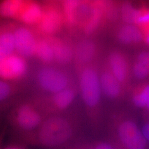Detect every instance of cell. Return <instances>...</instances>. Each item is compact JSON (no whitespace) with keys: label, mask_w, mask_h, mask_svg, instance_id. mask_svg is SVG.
<instances>
[{"label":"cell","mask_w":149,"mask_h":149,"mask_svg":"<svg viewBox=\"0 0 149 149\" xmlns=\"http://www.w3.org/2000/svg\"><path fill=\"white\" fill-rule=\"evenodd\" d=\"M61 8L65 24L80 38H97L108 30L104 1H65Z\"/></svg>","instance_id":"1"},{"label":"cell","mask_w":149,"mask_h":149,"mask_svg":"<svg viewBox=\"0 0 149 149\" xmlns=\"http://www.w3.org/2000/svg\"><path fill=\"white\" fill-rule=\"evenodd\" d=\"M100 62L75 69L79 95L87 123L96 136L103 130L105 119L99 75Z\"/></svg>","instance_id":"2"},{"label":"cell","mask_w":149,"mask_h":149,"mask_svg":"<svg viewBox=\"0 0 149 149\" xmlns=\"http://www.w3.org/2000/svg\"><path fill=\"white\" fill-rule=\"evenodd\" d=\"M81 123L74 107L65 113L48 116L37 130L31 145L45 149H63L78 140Z\"/></svg>","instance_id":"3"},{"label":"cell","mask_w":149,"mask_h":149,"mask_svg":"<svg viewBox=\"0 0 149 149\" xmlns=\"http://www.w3.org/2000/svg\"><path fill=\"white\" fill-rule=\"evenodd\" d=\"M107 139L117 149H149L134 114L125 108L116 105L105 113V126Z\"/></svg>","instance_id":"4"},{"label":"cell","mask_w":149,"mask_h":149,"mask_svg":"<svg viewBox=\"0 0 149 149\" xmlns=\"http://www.w3.org/2000/svg\"><path fill=\"white\" fill-rule=\"evenodd\" d=\"M46 118L29 98L15 104L8 115L13 130L22 141L29 145Z\"/></svg>","instance_id":"5"},{"label":"cell","mask_w":149,"mask_h":149,"mask_svg":"<svg viewBox=\"0 0 149 149\" xmlns=\"http://www.w3.org/2000/svg\"><path fill=\"white\" fill-rule=\"evenodd\" d=\"M34 78L37 90L34 95L55 94L77 83L72 74L66 70L48 65L39 68Z\"/></svg>","instance_id":"6"},{"label":"cell","mask_w":149,"mask_h":149,"mask_svg":"<svg viewBox=\"0 0 149 149\" xmlns=\"http://www.w3.org/2000/svg\"><path fill=\"white\" fill-rule=\"evenodd\" d=\"M78 95L79 91L77 83L55 94L32 95L28 98L47 117L65 113L72 109L74 107Z\"/></svg>","instance_id":"7"},{"label":"cell","mask_w":149,"mask_h":149,"mask_svg":"<svg viewBox=\"0 0 149 149\" xmlns=\"http://www.w3.org/2000/svg\"><path fill=\"white\" fill-rule=\"evenodd\" d=\"M104 59L127 92L132 84L131 56L125 50L117 47H112L106 52Z\"/></svg>","instance_id":"8"},{"label":"cell","mask_w":149,"mask_h":149,"mask_svg":"<svg viewBox=\"0 0 149 149\" xmlns=\"http://www.w3.org/2000/svg\"><path fill=\"white\" fill-rule=\"evenodd\" d=\"M105 53L103 45L97 38H79L74 44L75 69L99 63Z\"/></svg>","instance_id":"9"},{"label":"cell","mask_w":149,"mask_h":149,"mask_svg":"<svg viewBox=\"0 0 149 149\" xmlns=\"http://www.w3.org/2000/svg\"><path fill=\"white\" fill-rule=\"evenodd\" d=\"M109 31L116 47L136 51L145 48L143 33L135 24L120 22L112 26Z\"/></svg>","instance_id":"10"},{"label":"cell","mask_w":149,"mask_h":149,"mask_svg":"<svg viewBox=\"0 0 149 149\" xmlns=\"http://www.w3.org/2000/svg\"><path fill=\"white\" fill-rule=\"evenodd\" d=\"M99 75L103 97L119 105L127 99V91L109 69L104 59L99 65Z\"/></svg>","instance_id":"11"},{"label":"cell","mask_w":149,"mask_h":149,"mask_svg":"<svg viewBox=\"0 0 149 149\" xmlns=\"http://www.w3.org/2000/svg\"><path fill=\"white\" fill-rule=\"evenodd\" d=\"M28 66L25 58L13 54L0 60V76L1 80L19 83L26 77Z\"/></svg>","instance_id":"12"},{"label":"cell","mask_w":149,"mask_h":149,"mask_svg":"<svg viewBox=\"0 0 149 149\" xmlns=\"http://www.w3.org/2000/svg\"><path fill=\"white\" fill-rule=\"evenodd\" d=\"M43 8L42 18L36 27L42 35L46 37H52L65 24L62 10L54 4H47Z\"/></svg>","instance_id":"13"},{"label":"cell","mask_w":149,"mask_h":149,"mask_svg":"<svg viewBox=\"0 0 149 149\" xmlns=\"http://www.w3.org/2000/svg\"><path fill=\"white\" fill-rule=\"evenodd\" d=\"M15 40V51L24 58L35 55L37 41L31 29L25 26H19L13 29Z\"/></svg>","instance_id":"14"},{"label":"cell","mask_w":149,"mask_h":149,"mask_svg":"<svg viewBox=\"0 0 149 149\" xmlns=\"http://www.w3.org/2000/svg\"><path fill=\"white\" fill-rule=\"evenodd\" d=\"M46 38L52 47L55 60L59 64H68L74 60V43L54 36Z\"/></svg>","instance_id":"15"},{"label":"cell","mask_w":149,"mask_h":149,"mask_svg":"<svg viewBox=\"0 0 149 149\" xmlns=\"http://www.w3.org/2000/svg\"><path fill=\"white\" fill-rule=\"evenodd\" d=\"M43 11V6L38 2L23 1L15 19L26 25L36 26L41 20Z\"/></svg>","instance_id":"16"},{"label":"cell","mask_w":149,"mask_h":149,"mask_svg":"<svg viewBox=\"0 0 149 149\" xmlns=\"http://www.w3.org/2000/svg\"><path fill=\"white\" fill-rule=\"evenodd\" d=\"M127 99L132 106L143 111L149 102V81L132 84L127 91Z\"/></svg>","instance_id":"17"},{"label":"cell","mask_w":149,"mask_h":149,"mask_svg":"<svg viewBox=\"0 0 149 149\" xmlns=\"http://www.w3.org/2000/svg\"><path fill=\"white\" fill-rule=\"evenodd\" d=\"M19 84L1 80L0 102L2 111L11 107L18 102L15 98L20 88Z\"/></svg>","instance_id":"18"},{"label":"cell","mask_w":149,"mask_h":149,"mask_svg":"<svg viewBox=\"0 0 149 149\" xmlns=\"http://www.w3.org/2000/svg\"><path fill=\"white\" fill-rule=\"evenodd\" d=\"M15 51L13 29H2L0 34V60L13 54Z\"/></svg>","instance_id":"19"},{"label":"cell","mask_w":149,"mask_h":149,"mask_svg":"<svg viewBox=\"0 0 149 149\" xmlns=\"http://www.w3.org/2000/svg\"><path fill=\"white\" fill-rule=\"evenodd\" d=\"M35 56L40 61L47 64L55 60L52 47L47 38L38 40Z\"/></svg>","instance_id":"20"},{"label":"cell","mask_w":149,"mask_h":149,"mask_svg":"<svg viewBox=\"0 0 149 149\" xmlns=\"http://www.w3.org/2000/svg\"><path fill=\"white\" fill-rule=\"evenodd\" d=\"M23 1L21 0H6L1 2L0 5L1 16L15 19Z\"/></svg>","instance_id":"21"},{"label":"cell","mask_w":149,"mask_h":149,"mask_svg":"<svg viewBox=\"0 0 149 149\" xmlns=\"http://www.w3.org/2000/svg\"><path fill=\"white\" fill-rule=\"evenodd\" d=\"M132 81L134 83L149 81V66L132 58Z\"/></svg>","instance_id":"22"},{"label":"cell","mask_w":149,"mask_h":149,"mask_svg":"<svg viewBox=\"0 0 149 149\" xmlns=\"http://www.w3.org/2000/svg\"><path fill=\"white\" fill-rule=\"evenodd\" d=\"M134 24L139 27L142 33L149 31V6L143 5L137 8Z\"/></svg>","instance_id":"23"},{"label":"cell","mask_w":149,"mask_h":149,"mask_svg":"<svg viewBox=\"0 0 149 149\" xmlns=\"http://www.w3.org/2000/svg\"><path fill=\"white\" fill-rule=\"evenodd\" d=\"M137 9V8L133 6L130 2H120V22L134 24Z\"/></svg>","instance_id":"24"},{"label":"cell","mask_w":149,"mask_h":149,"mask_svg":"<svg viewBox=\"0 0 149 149\" xmlns=\"http://www.w3.org/2000/svg\"><path fill=\"white\" fill-rule=\"evenodd\" d=\"M131 58L134 60L149 66V49L143 48L135 51Z\"/></svg>","instance_id":"25"},{"label":"cell","mask_w":149,"mask_h":149,"mask_svg":"<svg viewBox=\"0 0 149 149\" xmlns=\"http://www.w3.org/2000/svg\"><path fill=\"white\" fill-rule=\"evenodd\" d=\"M94 149H117L108 140H95L91 141Z\"/></svg>","instance_id":"26"},{"label":"cell","mask_w":149,"mask_h":149,"mask_svg":"<svg viewBox=\"0 0 149 149\" xmlns=\"http://www.w3.org/2000/svg\"><path fill=\"white\" fill-rule=\"evenodd\" d=\"M141 129L144 137L149 143V119L143 120Z\"/></svg>","instance_id":"27"},{"label":"cell","mask_w":149,"mask_h":149,"mask_svg":"<svg viewBox=\"0 0 149 149\" xmlns=\"http://www.w3.org/2000/svg\"><path fill=\"white\" fill-rule=\"evenodd\" d=\"M63 149H83L81 140H77L70 144Z\"/></svg>","instance_id":"28"},{"label":"cell","mask_w":149,"mask_h":149,"mask_svg":"<svg viewBox=\"0 0 149 149\" xmlns=\"http://www.w3.org/2000/svg\"><path fill=\"white\" fill-rule=\"evenodd\" d=\"M142 33L143 38L144 47L149 49V30Z\"/></svg>","instance_id":"29"},{"label":"cell","mask_w":149,"mask_h":149,"mask_svg":"<svg viewBox=\"0 0 149 149\" xmlns=\"http://www.w3.org/2000/svg\"><path fill=\"white\" fill-rule=\"evenodd\" d=\"M83 149H94L91 141L81 140Z\"/></svg>","instance_id":"30"},{"label":"cell","mask_w":149,"mask_h":149,"mask_svg":"<svg viewBox=\"0 0 149 149\" xmlns=\"http://www.w3.org/2000/svg\"><path fill=\"white\" fill-rule=\"evenodd\" d=\"M142 120L149 119V102L146 107L142 111Z\"/></svg>","instance_id":"31"},{"label":"cell","mask_w":149,"mask_h":149,"mask_svg":"<svg viewBox=\"0 0 149 149\" xmlns=\"http://www.w3.org/2000/svg\"><path fill=\"white\" fill-rule=\"evenodd\" d=\"M6 149H22V148H19L18 147H11L9 148H7Z\"/></svg>","instance_id":"32"}]
</instances>
